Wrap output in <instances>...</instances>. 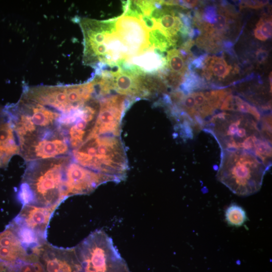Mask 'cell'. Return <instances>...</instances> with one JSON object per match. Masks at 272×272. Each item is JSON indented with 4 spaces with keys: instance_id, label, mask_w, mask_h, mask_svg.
Here are the masks:
<instances>
[{
    "instance_id": "1",
    "label": "cell",
    "mask_w": 272,
    "mask_h": 272,
    "mask_svg": "<svg viewBox=\"0 0 272 272\" xmlns=\"http://www.w3.org/2000/svg\"><path fill=\"white\" fill-rule=\"evenodd\" d=\"M71 160L63 156L27 162L18 192L21 203L57 209L68 197L66 171Z\"/></svg>"
},
{
    "instance_id": "2",
    "label": "cell",
    "mask_w": 272,
    "mask_h": 272,
    "mask_svg": "<svg viewBox=\"0 0 272 272\" xmlns=\"http://www.w3.org/2000/svg\"><path fill=\"white\" fill-rule=\"evenodd\" d=\"M71 158L74 162L111 181L119 182L126 175L127 160L120 135H90L73 152Z\"/></svg>"
},
{
    "instance_id": "3",
    "label": "cell",
    "mask_w": 272,
    "mask_h": 272,
    "mask_svg": "<svg viewBox=\"0 0 272 272\" xmlns=\"http://www.w3.org/2000/svg\"><path fill=\"white\" fill-rule=\"evenodd\" d=\"M266 161L249 153H224L218 178L233 192L247 196L260 188L267 168Z\"/></svg>"
},
{
    "instance_id": "4",
    "label": "cell",
    "mask_w": 272,
    "mask_h": 272,
    "mask_svg": "<svg viewBox=\"0 0 272 272\" xmlns=\"http://www.w3.org/2000/svg\"><path fill=\"white\" fill-rule=\"evenodd\" d=\"M74 248L84 272L125 271L112 239L102 230L92 232Z\"/></svg>"
},
{
    "instance_id": "5",
    "label": "cell",
    "mask_w": 272,
    "mask_h": 272,
    "mask_svg": "<svg viewBox=\"0 0 272 272\" xmlns=\"http://www.w3.org/2000/svg\"><path fill=\"white\" fill-rule=\"evenodd\" d=\"M116 20H79L84 37L83 62L95 67L97 72L111 65L110 45L116 32Z\"/></svg>"
},
{
    "instance_id": "6",
    "label": "cell",
    "mask_w": 272,
    "mask_h": 272,
    "mask_svg": "<svg viewBox=\"0 0 272 272\" xmlns=\"http://www.w3.org/2000/svg\"><path fill=\"white\" fill-rule=\"evenodd\" d=\"M116 28L119 37L128 50L130 58L149 48V31L139 19L122 15L117 18Z\"/></svg>"
},
{
    "instance_id": "7",
    "label": "cell",
    "mask_w": 272,
    "mask_h": 272,
    "mask_svg": "<svg viewBox=\"0 0 272 272\" xmlns=\"http://www.w3.org/2000/svg\"><path fill=\"white\" fill-rule=\"evenodd\" d=\"M111 181L107 176L85 168L71 161L66 171L67 196L86 194L100 185Z\"/></svg>"
},
{
    "instance_id": "8",
    "label": "cell",
    "mask_w": 272,
    "mask_h": 272,
    "mask_svg": "<svg viewBox=\"0 0 272 272\" xmlns=\"http://www.w3.org/2000/svg\"><path fill=\"white\" fill-rule=\"evenodd\" d=\"M37 256L43 263L45 272H78L81 269L76 262L78 260L75 248H59L46 241L39 249Z\"/></svg>"
},
{
    "instance_id": "9",
    "label": "cell",
    "mask_w": 272,
    "mask_h": 272,
    "mask_svg": "<svg viewBox=\"0 0 272 272\" xmlns=\"http://www.w3.org/2000/svg\"><path fill=\"white\" fill-rule=\"evenodd\" d=\"M54 208L23 205L19 214L12 221L26 227L46 239L47 229Z\"/></svg>"
},
{
    "instance_id": "10",
    "label": "cell",
    "mask_w": 272,
    "mask_h": 272,
    "mask_svg": "<svg viewBox=\"0 0 272 272\" xmlns=\"http://www.w3.org/2000/svg\"><path fill=\"white\" fill-rule=\"evenodd\" d=\"M19 260L38 261L39 258L24 247L15 231L8 225L0 233V262L10 263Z\"/></svg>"
},
{
    "instance_id": "11",
    "label": "cell",
    "mask_w": 272,
    "mask_h": 272,
    "mask_svg": "<svg viewBox=\"0 0 272 272\" xmlns=\"http://www.w3.org/2000/svg\"><path fill=\"white\" fill-rule=\"evenodd\" d=\"M220 56L213 55L206 57L204 61L202 69V76L207 80L216 79L218 81L225 80L230 76L233 70L238 72V67L234 69L228 64L224 58V54Z\"/></svg>"
},
{
    "instance_id": "12",
    "label": "cell",
    "mask_w": 272,
    "mask_h": 272,
    "mask_svg": "<svg viewBox=\"0 0 272 272\" xmlns=\"http://www.w3.org/2000/svg\"><path fill=\"white\" fill-rule=\"evenodd\" d=\"M0 151L9 159L19 154L14 129L3 108L0 110Z\"/></svg>"
},
{
    "instance_id": "13",
    "label": "cell",
    "mask_w": 272,
    "mask_h": 272,
    "mask_svg": "<svg viewBox=\"0 0 272 272\" xmlns=\"http://www.w3.org/2000/svg\"><path fill=\"white\" fill-rule=\"evenodd\" d=\"M0 272H45V270L39 261L19 260L10 263L0 262Z\"/></svg>"
},
{
    "instance_id": "14",
    "label": "cell",
    "mask_w": 272,
    "mask_h": 272,
    "mask_svg": "<svg viewBox=\"0 0 272 272\" xmlns=\"http://www.w3.org/2000/svg\"><path fill=\"white\" fill-rule=\"evenodd\" d=\"M148 40L149 48L157 49L163 52L171 47H175L172 39L159 29L149 31Z\"/></svg>"
},
{
    "instance_id": "15",
    "label": "cell",
    "mask_w": 272,
    "mask_h": 272,
    "mask_svg": "<svg viewBox=\"0 0 272 272\" xmlns=\"http://www.w3.org/2000/svg\"><path fill=\"white\" fill-rule=\"evenodd\" d=\"M205 81L195 72L187 71L183 82L179 87V91L184 95L191 93L194 90L205 86Z\"/></svg>"
},
{
    "instance_id": "16",
    "label": "cell",
    "mask_w": 272,
    "mask_h": 272,
    "mask_svg": "<svg viewBox=\"0 0 272 272\" xmlns=\"http://www.w3.org/2000/svg\"><path fill=\"white\" fill-rule=\"evenodd\" d=\"M225 216L226 221L229 225L237 227L242 226L247 220L245 210L235 203L230 205L226 209Z\"/></svg>"
},
{
    "instance_id": "17",
    "label": "cell",
    "mask_w": 272,
    "mask_h": 272,
    "mask_svg": "<svg viewBox=\"0 0 272 272\" xmlns=\"http://www.w3.org/2000/svg\"><path fill=\"white\" fill-rule=\"evenodd\" d=\"M272 23L271 17L261 18L254 30V36L261 41H265L271 37Z\"/></svg>"
},
{
    "instance_id": "18",
    "label": "cell",
    "mask_w": 272,
    "mask_h": 272,
    "mask_svg": "<svg viewBox=\"0 0 272 272\" xmlns=\"http://www.w3.org/2000/svg\"><path fill=\"white\" fill-rule=\"evenodd\" d=\"M218 10L216 6H209L204 9L201 19L204 22L213 24L217 21Z\"/></svg>"
},
{
    "instance_id": "19",
    "label": "cell",
    "mask_w": 272,
    "mask_h": 272,
    "mask_svg": "<svg viewBox=\"0 0 272 272\" xmlns=\"http://www.w3.org/2000/svg\"><path fill=\"white\" fill-rule=\"evenodd\" d=\"M268 1H241L239 4L240 8H251L253 9H258L266 5Z\"/></svg>"
},
{
    "instance_id": "20",
    "label": "cell",
    "mask_w": 272,
    "mask_h": 272,
    "mask_svg": "<svg viewBox=\"0 0 272 272\" xmlns=\"http://www.w3.org/2000/svg\"><path fill=\"white\" fill-rule=\"evenodd\" d=\"M268 52L262 49H258L256 52V58L257 62L261 64L264 62L268 56Z\"/></svg>"
},
{
    "instance_id": "21",
    "label": "cell",
    "mask_w": 272,
    "mask_h": 272,
    "mask_svg": "<svg viewBox=\"0 0 272 272\" xmlns=\"http://www.w3.org/2000/svg\"><path fill=\"white\" fill-rule=\"evenodd\" d=\"M199 2L197 1H178V4L184 9L192 8L197 6Z\"/></svg>"
},
{
    "instance_id": "22",
    "label": "cell",
    "mask_w": 272,
    "mask_h": 272,
    "mask_svg": "<svg viewBox=\"0 0 272 272\" xmlns=\"http://www.w3.org/2000/svg\"><path fill=\"white\" fill-rule=\"evenodd\" d=\"M10 160L0 151V168L6 167Z\"/></svg>"
}]
</instances>
